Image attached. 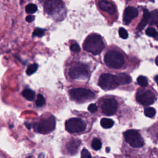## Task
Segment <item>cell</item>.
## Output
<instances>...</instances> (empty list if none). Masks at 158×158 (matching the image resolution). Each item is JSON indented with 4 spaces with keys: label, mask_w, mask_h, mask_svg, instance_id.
I'll use <instances>...</instances> for the list:
<instances>
[{
    "label": "cell",
    "mask_w": 158,
    "mask_h": 158,
    "mask_svg": "<svg viewBox=\"0 0 158 158\" xmlns=\"http://www.w3.org/2000/svg\"><path fill=\"white\" fill-rule=\"evenodd\" d=\"M101 125L105 129H110L114 125V121L111 119L102 118L100 122Z\"/></svg>",
    "instance_id": "18"
},
{
    "label": "cell",
    "mask_w": 158,
    "mask_h": 158,
    "mask_svg": "<svg viewBox=\"0 0 158 158\" xmlns=\"http://www.w3.org/2000/svg\"><path fill=\"white\" fill-rule=\"evenodd\" d=\"M155 63L158 66V56L156 57V58L155 59Z\"/></svg>",
    "instance_id": "34"
},
{
    "label": "cell",
    "mask_w": 158,
    "mask_h": 158,
    "mask_svg": "<svg viewBox=\"0 0 158 158\" xmlns=\"http://www.w3.org/2000/svg\"><path fill=\"white\" fill-rule=\"evenodd\" d=\"M117 76L120 85H126L132 82V78L130 75L125 74V73H121Z\"/></svg>",
    "instance_id": "16"
},
{
    "label": "cell",
    "mask_w": 158,
    "mask_h": 158,
    "mask_svg": "<svg viewBox=\"0 0 158 158\" xmlns=\"http://www.w3.org/2000/svg\"><path fill=\"white\" fill-rule=\"evenodd\" d=\"M70 49L72 52L74 53H78L80 51V48L77 43H74L70 45Z\"/></svg>",
    "instance_id": "29"
},
{
    "label": "cell",
    "mask_w": 158,
    "mask_h": 158,
    "mask_svg": "<svg viewBox=\"0 0 158 158\" xmlns=\"http://www.w3.org/2000/svg\"><path fill=\"white\" fill-rule=\"evenodd\" d=\"M27 158H32L31 156H29V157H27Z\"/></svg>",
    "instance_id": "36"
},
{
    "label": "cell",
    "mask_w": 158,
    "mask_h": 158,
    "mask_svg": "<svg viewBox=\"0 0 158 158\" xmlns=\"http://www.w3.org/2000/svg\"><path fill=\"white\" fill-rule=\"evenodd\" d=\"M80 141L78 139H72L66 144V149L70 154H75L79 148Z\"/></svg>",
    "instance_id": "14"
},
{
    "label": "cell",
    "mask_w": 158,
    "mask_h": 158,
    "mask_svg": "<svg viewBox=\"0 0 158 158\" xmlns=\"http://www.w3.org/2000/svg\"><path fill=\"white\" fill-rule=\"evenodd\" d=\"M89 75L87 65L82 64H76L72 66L69 70V75L72 79L85 80Z\"/></svg>",
    "instance_id": "8"
},
{
    "label": "cell",
    "mask_w": 158,
    "mask_h": 158,
    "mask_svg": "<svg viewBox=\"0 0 158 158\" xmlns=\"http://www.w3.org/2000/svg\"><path fill=\"white\" fill-rule=\"evenodd\" d=\"M138 15V10L133 7H127L124 13L123 21L125 24L128 25L133 19H134Z\"/></svg>",
    "instance_id": "12"
},
{
    "label": "cell",
    "mask_w": 158,
    "mask_h": 158,
    "mask_svg": "<svg viewBox=\"0 0 158 158\" xmlns=\"http://www.w3.org/2000/svg\"><path fill=\"white\" fill-rule=\"evenodd\" d=\"M65 130L70 133H78L83 132L86 129V125L83 121L78 118H71L65 123Z\"/></svg>",
    "instance_id": "9"
},
{
    "label": "cell",
    "mask_w": 158,
    "mask_h": 158,
    "mask_svg": "<svg viewBox=\"0 0 158 158\" xmlns=\"http://www.w3.org/2000/svg\"><path fill=\"white\" fill-rule=\"evenodd\" d=\"M102 143L101 142L98 138H95L92 143V147L95 150H99L101 148Z\"/></svg>",
    "instance_id": "25"
},
{
    "label": "cell",
    "mask_w": 158,
    "mask_h": 158,
    "mask_svg": "<svg viewBox=\"0 0 158 158\" xmlns=\"http://www.w3.org/2000/svg\"><path fill=\"white\" fill-rule=\"evenodd\" d=\"M36 106L37 107H43L46 104V100L44 96L41 94H38L37 96V98L35 102Z\"/></svg>",
    "instance_id": "21"
},
{
    "label": "cell",
    "mask_w": 158,
    "mask_h": 158,
    "mask_svg": "<svg viewBox=\"0 0 158 158\" xmlns=\"http://www.w3.org/2000/svg\"><path fill=\"white\" fill-rule=\"evenodd\" d=\"M81 158H92V156L87 149H83L81 153Z\"/></svg>",
    "instance_id": "30"
},
{
    "label": "cell",
    "mask_w": 158,
    "mask_h": 158,
    "mask_svg": "<svg viewBox=\"0 0 158 158\" xmlns=\"http://www.w3.org/2000/svg\"><path fill=\"white\" fill-rule=\"evenodd\" d=\"M46 32V29L41 28H36L34 29L33 32L32 33V36H37V37H42L45 35Z\"/></svg>",
    "instance_id": "23"
},
{
    "label": "cell",
    "mask_w": 158,
    "mask_h": 158,
    "mask_svg": "<svg viewBox=\"0 0 158 158\" xmlns=\"http://www.w3.org/2000/svg\"><path fill=\"white\" fill-rule=\"evenodd\" d=\"M119 34L120 37L123 38V39H127V38H128V36H129L128 32H127V30L123 27H121V28H119Z\"/></svg>",
    "instance_id": "28"
},
{
    "label": "cell",
    "mask_w": 158,
    "mask_h": 158,
    "mask_svg": "<svg viewBox=\"0 0 158 158\" xmlns=\"http://www.w3.org/2000/svg\"><path fill=\"white\" fill-rule=\"evenodd\" d=\"M98 6L101 10L107 12L110 15L114 14L115 12L114 6L110 2L105 1V0H102V1H100L98 3Z\"/></svg>",
    "instance_id": "13"
},
{
    "label": "cell",
    "mask_w": 158,
    "mask_h": 158,
    "mask_svg": "<svg viewBox=\"0 0 158 158\" xmlns=\"http://www.w3.org/2000/svg\"><path fill=\"white\" fill-rule=\"evenodd\" d=\"M154 79H155V80H156L157 82H158V75H157L155 77Z\"/></svg>",
    "instance_id": "35"
},
{
    "label": "cell",
    "mask_w": 158,
    "mask_h": 158,
    "mask_svg": "<svg viewBox=\"0 0 158 158\" xmlns=\"http://www.w3.org/2000/svg\"><path fill=\"white\" fill-rule=\"evenodd\" d=\"M88 109L90 112L94 113L97 111V106L95 104H91L89 105Z\"/></svg>",
    "instance_id": "31"
},
{
    "label": "cell",
    "mask_w": 158,
    "mask_h": 158,
    "mask_svg": "<svg viewBox=\"0 0 158 158\" xmlns=\"http://www.w3.org/2000/svg\"><path fill=\"white\" fill-rule=\"evenodd\" d=\"M150 19V23L151 25L156 24L158 27V10L154 11L153 13L151 14Z\"/></svg>",
    "instance_id": "20"
},
{
    "label": "cell",
    "mask_w": 158,
    "mask_h": 158,
    "mask_svg": "<svg viewBox=\"0 0 158 158\" xmlns=\"http://www.w3.org/2000/svg\"><path fill=\"white\" fill-rule=\"evenodd\" d=\"M35 19V16L28 15V16H27L26 17V21H27V22L31 23V22H32L34 21Z\"/></svg>",
    "instance_id": "32"
},
{
    "label": "cell",
    "mask_w": 158,
    "mask_h": 158,
    "mask_svg": "<svg viewBox=\"0 0 158 158\" xmlns=\"http://www.w3.org/2000/svg\"><path fill=\"white\" fill-rule=\"evenodd\" d=\"M44 12L54 20L60 21L65 16V4L61 0H46L44 3Z\"/></svg>",
    "instance_id": "1"
},
{
    "label": "cell",
    "mask_w": 158,
    "mask_h": 158,
    "mask_svg": "<svg viewBox=\"0 0 158 158\" xmlns=\"http://www.w3.org/2000/svg\"><path fill=\"white\" fill-rule=\"evenodd\" d=\"M150 1H154V0H150Z\"/></svg>",
    "instance_id": "37"
},
{
    "label": "cell",
    "mask_w": 158,
    "mask_h": 158,
    "mask_svg": "<svg viewBox=\"0 0 158 158\" xmlns=\"http://www.w3.org/2000/svg\"><path fill=\"white\" fill-rule=\"evenodd\" d=\"M127 143L134 148H140L144 144V140L139 133L135 130H129L124 133Z\"/></svg>",
    "instance_id": "7"
},
{
    "label": "cell",
    "mask_w": 158,
    "mask_h": 158,
    "mask_svg": "<svg viewBox=\"0 0 158 158\" xmlns=\"http://www.w3.org/2000/svg\"><path fill=\"white\" fill-rule=\"evenodd\" d=\"M98 84L100 87L105 90L115 89L120 85L117 76L111 74H102L99 78Z\"/></svg>",
    "instance_id": "5"
},
{
    "label": "cell",
    "mask_w": 158,
    "mask_h": 158,
    "mask_svg": "<svg viewBox=\"0 0 158 158\" xmlns=\"http://www.w3.org/2000/svg\"><path fill=\"white\" fill-rule=\"evenodd\" d=\"M150 16L151 14L149 13V12L147 9H144L142 19L140 22L139 23L137 27V29L139 31H141V30H142L145 27V26L147 25V23L150 20Z\"/></svg>",
    "instance_id": "15"
},
{
    "label": "cell",
    "mask_w": 158,
    "mask_h": 158,
    "mask_svg": "<svg viewBox=\"0 0 158 158\" xmlns=\"http://www.w3.org/2000/svg\"><path fill=\"white\" fill-rule=\"evenodd\" d=\"M70 98L77 102H83L92 100L95 94L92 91L85 88H73L69 90Z\"/></svg>",
    "instance_id": "6"
},
{
    "label": "cell",
    "mask_w": 158,
    "mask_h": 158,
    "mask_svg": "<svg viewBox=\"0 0 158 158\" xmlns=\"http://www.w3.org/2000/svg\"><path fill=\"white\" fill-rule=\"evenodd\" d=\"M105 63L109 68L119 69L122 68L125 64L123 54L116 50L108 51L105 56Z\"/></svg>",
    "instance_id": "3"
},
{
    "label": "cell",
    "mask_w": 158,
    "mask_h": 158,
    "mask_svg": "<svg viewBox=\"0 0 158 158\" xmlns=\"http://www.w3.org/2000/svg\"><path fill=\"white\" fill-rule=\"evenodd\" d=\"M83 49L94 55H98L105 48V43L98 34H91L88 36L83 45Z\"/></svg>",
    "instance_id": "2"
},
{
    "label": "cell",
    "mask_w": 158,
    "mask_h": 158,
    "mask_svg": "<svg viewBox=\"0 0 158 158\" xmlns=\"http://www.w3.org/2000/svg\"><path fill=\"white\" fill-rule=\"evenodd\" d=\"M36 132L41 134H48L52 132L56 127V120L53 115L46 119L40 120L32 125Z\"/></svg>",
    "instance_id": "4"
},
{
    "label": "cell",
    "mask_w": 158,
    "mask_h": 158,
    "mask_svg": "<svg viewBox=\"0 0 158 158\" xmlns=\"http://www.w3.org/2000/svg\"><path fill=\"white\" fill-rule=\"evenodd\" d=\"M146 34L149 36H151V37L156 38L158 34V32L156 31L155 28L153 27H149L146 30Z\"/></svg>",
    "instance_id": "27"
},
{
    "label": "cell",
    "mask_w": 158,
    "mask_h": 158,
    "mask_svg": "<svg viewBox=\"0 0 158 158\" xmlns=\"http://www.w3.org/2000/svg\"><path fill=\"white\" fill-rule=\"evenodd\" d=\"M136 100L139 104L143 106L153 105L156 100V96L150 90H140L136 95Z\"/></svg>",
    "instance_id": "10"
},
{
    "label": "cell",
    "mask_w": 158,
    "mask_h": 158,
    "mask_svg": "<svg viewBox=\"0 0 158 158\" xmlns=\"http://www.w3.org/2000/svg\"><path fill=\"white\" fill-rule=\"evenodd\" d=\"M156 113L155 109L151 107L144 109V115L148 117H153Z\"/></svg>",
    "instance_id": "24"
},
{
    "label": "cell",
    "mask_w": 158,
    "mask_h": 158,
    "mask_svg": "<svg viewBox=\"0 0 158 158\" xmlns=\"http://www.w3.org/2000/svg\"><path fill=\"white\" fill-rule=\"evenodd\" d=\"M38 69V65L36 63H34L30 65L26 70V74L28 75H31L36 72Z\"/></svg>",
    "instance_id": "22"
},
{
    "label": "cell",
    "mask_w": 158,
    "mask_h": 158,
    "mask_svg": "<svg viewBox=\"0 0 158 158\" xmlns=\"http://www.w3.org/2000/svg\"><path fill=\"white\" fill-rule=\"evenodd\" d=\"M101 109L103 114L106 115H112L116 113L117 102L113 98H107L102 102Z\"/></svg>",
    "instance_id": "11"
},
{
    "label": "cell",
    "mask_w": 158,
    "mask_h": 158,
    "mask_svg": "<svg viewBox=\"0 0 158 158\" xmlns=\"http://www.w3.org/2000/svg\"><path fill=\"white\" fill-rule=\"evenodd\" d=\"M137 83L139 86L147 87L148 85V79L146 77L139 76L137 78Z\"/></svg>",
    "instance_id": "26"
},
{
    "label": "cell",
    "mask_w": 158,
    "mask_h": 158,
    "mask_svg": "<svg viewBox=\"0 0 158 158\" xmlns=\"http://www.w3.org/2000/svg\"><path fill=\"white\" fill-rule=\"evenodd\" d=\"M22 95L24 98H26L27 100L32 101H33L35 97V92L32 90L30 89H26L24 90L22 93Z\"/></svg>",
    "instance_id": "17"
},
{
    "label": "cell",
    "mask_w": 158,
    "mask_h": 158,
    "mask_svg": "<svg viewBox=\"0 0 158 158\" xmlns=\"http://www.w3.org/2000/svg\"><path fill=\"white\" fill-rule=\"evenodd\" d=\"M38 8L36 6V5L33 3H30L27 5V6L26 8V13L28 14H33L35 13H36L37 11Z\"/></svg>",
    "instance_id": "19"
},
{
    "label": "cell",
    "mask_w": 158,
    "mask_h": 158,
    "mask_svg": "<svg viewBox=\"0 0 158 158\" xmlns=\"http://www.w3.org/2000/svg\"><path fill=\"white\" fill-rule=\"evenodd\" d=\"M25 124H26V127H27V129H28V130L31 129V128H32V125H31V124H29V123H28V122H26Z\"/></svg>",
    "instance_id": "33"
}]
</instances>
